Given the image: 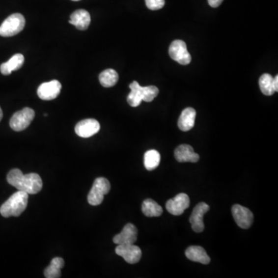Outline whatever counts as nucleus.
Here are the masks:
<instances>
[{"label": "nucleus", "mask_w": 278, "mask_h": 278, "mask_svg": "<svg viewBox=\"0 0 278 278\" xmlns=\"http://www.w3.org/2000/svg\"><path fill=\"white\" fill-rule=\"evenodd\" d=\"M6 179L9 184L28 194L34 195L38 194L43 188V181L38 174L29 173L24 175L18 168L12 169L8 173Z\"/></svg>", "instance_id": "nucleus-1"}, {"label": "nucleus", "mask_w": 278, "mask_h": 278, "mask_svg": "<svg viewBox=\"0 0 278 278\" xmlns=\"http://www.w3.org/2000/svg\"><path fill=\"white\" fill-rule=\"evenodd\" d=\"M29 194L25 192L20 191L15 193L4 202L0 207V213L3 217H19L21 215L28 204Z\"/></svg>", "instance_id": "nucleus-2"}, {"label": "nucleus", "mask_w": 278, "mask_h": 278, "mask_svg": "<svg viewBox=\"0 0 278 278\" xmlns=\"http://www.w3.org/2000/svg\"><path fill=\"white\" fill-rule=\"evenodd\" d=\"M25 24V18L22 14L13 13L0 26V36L9 37L18 34L24 29Z\"/></svg>", "instance_id": "nucleus-3"}, {"label": "nucleus", "mask_w": 278, "mask_h": 278, "mask_svg": "<svg viewBox=\"0 0 278 278\" xmlns=\"http://www.w3.org/2000/svg\"><path fill=\"white\" fill-rule=\"evenodd\" d=\"M111 190V184L106 178L99 177L94 180L92 188L90 190L87 201L91 206H98L104 200V196L109 194Z\"/></svg>", "instance_id": "nucleus-4"}, {"label": "nucleus", "mask_w": 278, "mask_h": 278, "mask_svg": "<svg viewBox=\"0 0 278 278\" xmlns=\"http://www.w3.org/2000/svg\"><path fill=\"white\" fill-rule=\"evenodd\" d=\"M35 117L34 111L29 108L16 112L9 121V125L15 132H22L28 128Z\"/></svg>", "instance_id": "nucleus-5"}, {"label": "nucleus", "mask_w": 278, "mask_h": 278, "mask_svg": "<svg viewBox=\"0 0 278 278\" xmlns=\"http://www.w3.org/2000/svg\"><path fill=\"white\" fill-rule=\"evenodd\" d=\"M168 54L172 60L182 65H188L192 60L191 55L187 50V46L183 40H174L170 44Z\"/></svg>", "instance_id": "nucleus-6"}, {"label": "nucleus", "mask_w": 278, "mask_h": 278, "mask_svg": "<svg viewBox=\"0 0 278 278\" xmlns=\"http://www.w3.org/2000/svg\"><path fill=\"white\" fill-rule=\"evenodd\" d=\"M115 253L128 264H135L141 260V250L138 246L134 244H120L115 248Z\"/></svg>", "instance_id": "nucleus-7"}, {"label": "nucleus", "mask_w": 278, "mask_h": 278, "mask_svg": "<svg viewBox=\"0 0 278 278\" xmlns=\"http://www.w3.org/2000/svg\"><path fill=\"white\" fill-rule=\"evenodd\" d=\"M232 214L237 226L242 229H248L253 224V213L247 207L239 204L234 205L232 207Z\"/></svg>", "instance_id": "nucleus-8"}, {"label": "nucleus", "mask_w": 278, "mask_h": 278, "mask_svg": "<svg viewBox=\"0 0 278 278\" xmlns=\"http://www.w3.org/2000/svg\"><path fill=\"white\" fill-rule=\"evenodd\" d=\"M210 210V206L206 202H199L194 208L190 217V222L192 224V228L194 231L201 233L204 230L205 225L203 222V217Z\"/></svg>", "instance_id": "nucleus-9"}, {"label": "nucleus", "mask_w": 278, "mask_h": 278, "mask_svg": "<svg viewBox=\"0 0 278 278\" xmlns=\"http://www.w3.org/2000/svg\"><path fill=\"white\" fill-rule=\"evenodd\" d=\"M190 197L186 194H179L175 195L173 199L167 201V211L172 215L180 216L184 213L185 210L190 206Z\"/></svg>", "instance_id": "nucleus-10"}, {"label": "nucleus", "mask_w": 278, "mask_h": 278, "mask_svg": "<svg viewBox=\"0 0 278 278\" xmlns=\"http://www.w3.org/2000/svg\"><path fill=\"white\" fill-rule=\"evenodd\" d=\"M61 90V83L54 80L51 82L42 83L37 89L39 98L44 101H51L57 98Z\"/></svg>", "instance_id": "nucleus-11"}, {"label": "nucleus", "mask_w": 278, "mask_h": 278, "mask_svg": "<svg viewBox=\"0 0 278 278\" xmlns=\"http://www.w3.org/2000/svg\"><path fill=\"white\" fill-rule=\"evenodd\" d=\"M100 128L101 126L97 120L89 118L78 122L75 126V132L80 137L87 139L98 133Z\"/></svg>", "instance_id": "nucleus-12"}, {"label": "nucleus", "mask_w": 278, "mask_h": 278, "mask_svg": "<svg viewBox=\"0 0 278 278\" xmlns=\"http://www.w3.org/2000/svg\"><path fill=\"white\" fill-rule=\"evenodd\" d=\"M138 237V229L135 225L128 223L124 226L119 234L116 235L113 238L114 244H134L136 242Z\"/></svg>", "instance_id": "nucleus-13"}, {"label": "nucleus", "mask_w": 278, "mask_h": 278, "mask_svg": "<svg viewBox=\"0 0 278 278\" xmlns=\"http://www.w3.org/2000/svg\"><path fill=\"white\" fill-rule=\"evenodd\" d=\"M175 158L179 163H195L199 160V156L194 152L193 147L181 145L175 150Z\"/></svg>", "instance_id": "nucleus-14"}, {"label": "nucleus", "mask_w": 278, "mask_h": 278, "mask_svg": "<svg viewBox=\"0 0 278 278\" xmlns=\"http://www.w3.org/2000/svg\"><path fill=\"white\" fill-rule=\"evenodd\" d=\"M195 116L196 111L193 108H186L182 111L179 121L178 126L179 129L183 132H188L194 128L195 125Z\"/></svg>", "instance_id": "nucleus-15"}, {"label": "nucleus", "mask_w": 278, "mask_h": 278, "mask_svg": "<svg viewBox=\"0 0 278 278\" xmlns=\"http://www.w3.org/2000/svg\"><path fill=\"white\" fill-rule=\"evenodd\" d=\"M69 23L75 26L80 30H85L90 26V14L85 9H78L71 14Z\"/></svg>", "instance_id": "nucleus-16"}, {"label": "nucleus", "mask_w": 278, "mask_h": 278, "mask_svg": "<svg viewBox=\"0 0 278 278\" xmlns=\"http://www.w3.org/2000/svg\"><path fill=\"white\" fill-rule=\"evenodd\" d=\"M186 256L192 261L198 262L202 264L210 263V256H208L204 248L199 246H191L186 250Z\"/></svg>", "instance_id": "nucleus-17"}, {"label": "nucleus", "mask_w": 278, "mask_h": 278, "mask_svg": "<svg viewBox=\"0 0 278 278\" xmlns=\"http://www.w3.org/2000/svg\"><path fill=\"white\" fill-rule=\"evenodd\" d=\"M24 63V56L21 54L13 55L7 62L0 66V71L3 75H9L13 71H17L22 67Z\"/></svg>", "instance_id": "nucleus-18"}, {"label": "nucleus", "mask_w": 278, "mask_h": 278, "mask_svg": "<svg viewBox=\"0 0 278 278\" xmlns=\"http://www.w3.org/2000/svg\"><path fill=\"white\" fill-rule=\"evenodd\" d=\"M131 89L130 94H128L127 101L130 106L133 108L141 105L142 99V93H141V86L137 82H133L129 85Z\"/></svg>", "instance_id": "nucleus-19"}, {"label": "nucleus", "mask_w": 278, "mask_h": 278, "mask_svg": "<svg viewBox=\"0 0 278 278\" xmlns=\"http://www.w3.org/2000/svg\"><path fill=\"white\" fill-rule=\"evenodd\" d=\"M141 210L143 214L148 217H160L163 212L162 206L152 199H147L143 202Z\"/></svg>", "instance_id": "nucleus-20"}, {"label": "nucleus", "mask_w": 278, "mask_h": 278, "mask_svg": "<svg viewBox=\"0 0 278 278\" xmlns=\"http://www.w3.org/2000/svg\"><path fill=\"white\" fill-rule=\"evenodd\" d=\"M64 266V260L61 257H55L51 260V264L44 271L47 278H59L61 276L60 270Z\"/></svg>", "instance_id": "nucleus-21"}, {"label": "nucleus", "mask_w": 278, "mask_h": 278, "mask_svg": "<svg viewBox=\"0 0 278 278\" xmlns=\"http://www.w3.org/2000/svg\"><path fill=\"white\" fill-rule=\"evenodd\" d=\"M118 74L113 69H107L100 74L99 81L105 87H113L118 81Z\"/></svg>", "instance_id": "nucleus-22"}, {"label": "nucleus", "mask_w": 278, "mask_h": 278, "mask_svg": "<svg viewBox=\"0 0 278 278\" xmlns=\"http://www.w3.org/2000/svg\"><path fill=\"white\" fill-rule=\"evenodd\" d=\"M160 160H161V156L158 151L154 149L147 151L144 156V165L145 168L148 171L156 169L159 166Z\"/></svg>", "instance_id": "nucleus-23"}, {"label": "nucleus", "mask_w": 278, "mask_h": 278, "mask_svg": "<svg viewBox=\"0 0 278 278\" xmlns=\"http://www.w3.org/2000/svg\"><path fill=\"white\" fill-rule=\"evenodd\" d=\"M274 78L269 74H262L259 80V86H260L261 92L266 96H271L275 94L274 89Z\"/></svg>", "instance_id": "nucleus-24"}, {"label": "nucleus", "mask_w": 278, "mask_h": 278, "mask_svg": "<svg viewBox=\"0 0 278 278\" xmlns=\"http://www.w3.org/2000/svg\"><path fill=\"white\" fill-rule=\"evenodd\" d=\"M142 99L145 102H152L159 94V90L156 86H147L141 87Z\"/></svg>", "instance_id": "nucleus-25"}, {"label": "nucleus", "mask_w": 278, "mask_h": 278, "mask_svg": "<svg viewBox=\"0 0 278 278\" xmlns=\"http://www.w3.org/2000/svg\"><path fill=\"white\" fill-rule=\"evenodd\" d=\"M165 0H145L147 7L151 10H158L165 6Z\"/></svg>", "instance_id": "nucleus-26"}, {"label": "nucleus", "mask_w": 278, "mask_h": 278, "mask_svg": "<svg viewBox=\"0 0 278 278\" xmlns=\"http://www.w3.org/2000/svg\"><path fill=\"white\" fill-rule=\"evenodd\" d=\"M223 0H208L210 6L213 8H217L221 6Z\"/></svg>", "instance_id": "nucleus-27"}, {"label": "nucleus", "mask_w": 278, "mask_h": 278, "mask_svg": "<svg viewBox=\"0 0 278 278\" xmlns=\"http://www.w3.org/2000/svg\"><path fill=\"white\" fill-rule=\"evenodd\" d=\"M273 84H274V89H275V91L278 92V76L277 75L275 78H274V82H273Z\"/></svg>", "instance_id": "nucleus-28"}, {"label": "nucleus", "mask_w": 278, "mask_h": 278, "mask_svg": "<svg viewBox=\"0 0 278 278\" xmlns=\"http://www.w3.org/2000/svg\"><path fill=\"white\" fill-rule=\"evenodd\" d=\"M2 116H3V114H2V109H1V108H0V121L2 120Z\"/></svg>", "instance_id": "nucleus-29"}, {"label": "nucleus", "mask_w": 278, "mask_h": 278, "mask_svg": "<svg viewBox=\"0 0 278 278\" xmlns=\"http://www.w3.org/2000/svg\"><path fill=\"white\" fill-rule=\"evenodd\" d=\"M72 1H75V2H77V1H80V0H72Z\"/></svg>", "instance_id": "nucleus-30"}]
</instances>
